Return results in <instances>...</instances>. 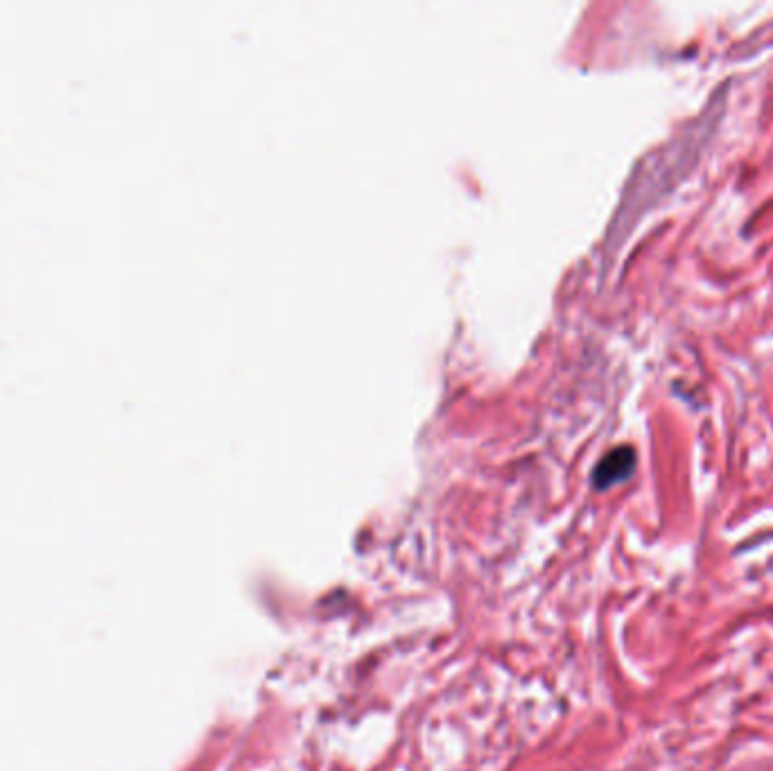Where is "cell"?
Segmentation results:
<instances>
[{
	"mask_svg": "<svg viewBox=\"0 0 773 771\" xmlns=\"http://www.w3.org/2000/svg\"><path fill=\"white\" fill-rule=\"evenodd\" d=\"M633 469H636V453L629 446H620L602 457V462L597 464L593 473V482L597 489H609L613 484L627 480Z\"/></svg>",
	"mask_w": 773,
	"mask_h": 771,
	"instance_id": "6da1fadb",
	"label": "cell"
}]
</instances>
